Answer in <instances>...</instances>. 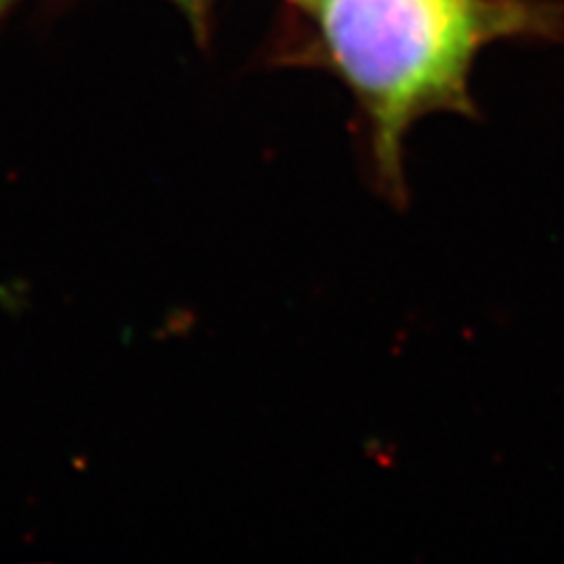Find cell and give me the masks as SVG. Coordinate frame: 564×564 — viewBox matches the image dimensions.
I'll return each mask as SVG.
<instances>
[{
    "mask_svg": "<svg viewBox=\"0 0 564 564\" xmlns=\"http://www.w3.org/2000/svg\"><path fill=\"white\" fill-rule=\"evenodd\" d=\"M6 6H12L14 0H3ZM174 3H180L191 17H193V22H203V17H205V6L209 3V0H174Z\"/></svg>",
    "mask_w": 564,
    "mask_h": 564,
    "instance_id": "2",
    "label": "cell"
},
{
    "mask_svg": "<svg viewBox=\"0 0 564 564\" xmlns=\"http://www.w3.org/2000/svg\"><path fill=\"white\" fill-rule=\"evenodd\" d=\"M302 3H308V0H302Z\"/></svg>",
    "mask_w": 564,
    "mask_h": 564,
    "instance_id": "4",
    "label": "cell"
},
{
    "mask_svg": "<svg viewBox=\"0 0 564 564\" xmlns=\"http://www.w3.org/2000/svg\"><path fill=\"white\" fill-rule=\"evenodd\" d=\"M8 8H10V6H6V3H3V0H0V17H3V12H6Z\"/></svg>",
    "mask_w": 564,
    "mask_h": 564,
    "instance_id": "3",
    "label": "cell"
},
{
    "mask_svg": "<svg viewBox=\"0 0 564 564\" xmlns=\"http://www.w3.org/2000/svg\"><path fill=\"white\" fill-rule=\"evenodd\" d=\"M323 62L356 97L379 186L402 198L404 139L433 113L475 116L470 70L480 50L553 35L560 17L524 0H308Z\"/></svg>",
    "mask_w": 564,
    "mask_h": 564,
    "instance_id": "1",
    "label": "cell"
}]
</instances>
